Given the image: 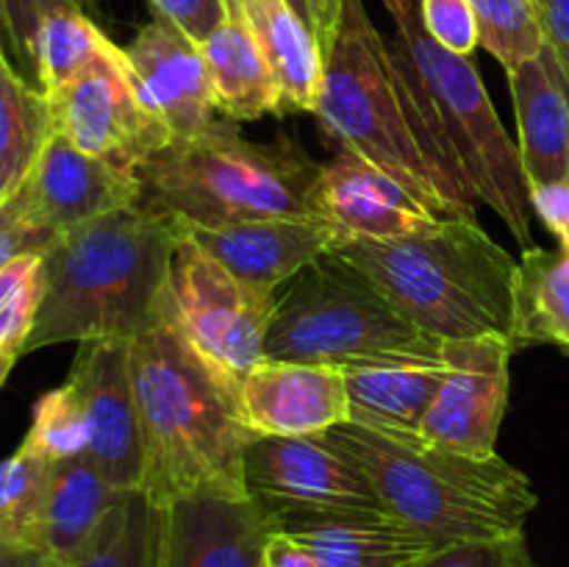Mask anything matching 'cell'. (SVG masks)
Instances as JSON below:
<instances>
[{
    "label": "cell",
    "mask_w": 569,
    "mask_h": 567,
    "mask_svg": "<svg viewBox=\"0 0 569 567\" xmlns=\"http://www.w3.org/2000/svg\"><path fill=\"white\" fill-rule=\"evenodd\" d=\"M128 370L150 500L248 495L244 450L256 434L239 415L237 384L164 322L128 342Z\"/></svg>",
    "instance_id": "cell-1"
},
{
    "label": "cell",
    "mask_w": 569,
    "mask_h": 567,
    "mask_svg": "<svg viewBox=\"0 0 569 567\" xmlns=\"http://www.w3.org/2000/svg\"><path fill=\"white\" fill-rule=\"evenodd\" d=\"M176 228L139 206L59 233L42 250V300L26 354L59 342L122 339L159 322Z\"/></svg>",
    "instance_id": "cell-2"
},
{
    "label": "cell",
    "mask_w": 569,
    "mask_h": 567,
    "mask_svg": "<svg viewBox=\"0 0 569 567\" xmlns=\"http://www.w3.org/2000/svg\"><path fill=\"white\" fill-rule=\"evenodd\" d=\"M322 89L315 117L337 148L389 172L437 220L478 222L476 200L437 167L409 81L365 0H345L337 33L322 53Z\"/></svg>",
    "instance_id": "cell-3"
},
{
    "label": "cell",
    "mask_w": 569,
    "mask_h": 567,
    "mask_svg": "<svg viewBox=\"0 0 569 567\" xmlns=\"http://www.w3.org/2000/svg\"><path fill=\"white\" fill-rule=\"evenodd\" d=\"M370 478L383 511L437 548L526 534L539 498L531 478L503 456L456 454L422 434H383L342 422L326 434Z\"/></svg>",
    "instance_id": "cell-4"
},
{
    "label": "cell",
    "mask_w": 569,
    "mask_h": 567,
    "mask_svg": "<svg viewBox=\"0 0 569 567\" xmlns=\"http://www.w3.org/2000/svg\"><path fill=\"white\" fill-rule=\"evenodd\" d=\"M437 342L509 337L517 259L478 222L439 220L398 239H353L333 250Z\"/></svg>",
    "instance_id": "cell-5"
},
{
    "label": "cell",
    "mask_w": 569,
    "mask_h": 567,
    "mask_svg": "<svg viewBox=\"0 0 569 567\" xmlns=\"http://www.w3.org/2000/svg\"><path fill=\"white\" fill-rule=\"evenodd\" d=\"M317 165L295 139L253 142L214 120L189 139L167 145L139 167L142 206L178 222L322 217Z\"/></svg>",
    "instance_id": "cell-6"
},
{
    "label": "cell",
    "mask_w": 569,
    "mask_h": 567,
    "mask_svg": "<svg viewBox=\"0 0 569 567\" xmlns=\"http://www.w3.org/2000/svg\"><path fill=\"white\" fill-rule=\"evenodd\" d=\"M442 342L411 326L381 292L328 253L311 261L278 295L264 339V359L333 365L383 354H437Z\"/></svg>",
    "instance_id": "cell-7"
},
{
    "label": "cell",
    "mask_w": 569,
    "mask_h": 567,
    "mask_svg": "<svg viewBox=\"0 0 569 567\" xmlns=\"http://www.w3.org/2000/svg\"><path fill=\"white\" fill-rule=\"evenodd\" d=\"M400 42L409 50L422 87L431 94L448 142L465 170L470 192L503 220L522 250L531 242V187L522 170L520 148L509 139L478 67L470 56L445 50L428 37L420 9L395 20Z\"/></svg>",
    "instance_id": "cell-8"
},
{
    "label": "cell",
    "mask_w": 569,
    "mask_h": 567,
    "mask_svg": "<svg viewBox=\"0 0 569 567\" xmlns=\"http://www.w3.org/2000/svg\"><path fill=\"white\" fill-rule=\"evenodd\" d=\"M276 306V289L242 281L192 239H176L159 300V322L181 334L237 387L264 359Z\"/></svg>",
    "instance_id": "cell-9"
},
{
    "label": "cell",
    "mask_w": 569,
    "mask_h": 567,
    "mask_svg": "<svg viewBox=\"0 0 569 567\" xmlns=\"http://www.w3.org/2000/svg\"><path fill=\"white\" fill-rule=\"evenodd\" d=\"M44 100L50 131L131 176L172 142L170 131L144 109L126 53L114 42L81 76L44 94Z\"/></svg>",
    "instance_id": "cell-10"
},
{
    "label": "cell",
    "mask_w": 569,
    "mask_h": 567,
    "mask_svg": "<svg viewBox=\"0 0 569 567\" xmlns=\"http://www.w3.org/2000/svg\"><path fill=\"white\" fill-rule=\"evenodd\" d=\"M244 487L270 517L383 509L370 478L320 437H253L244 450Z\"/></svg>",
    "instance_id": "cell-11"
},
{
    "label": "cell",
    "mask_w": 569,
    "mask_h": 567,
    "mask_svg": "<svg viewBox=\"0 0 569 567\" xmlns=\"http://www.w3.org/2000/svg\"><path fill=\"white\" fill-rule=\"evenodd\" d=\"M515 350L503 334L442 342L448 376L422 420V437L476 459L498 454L495 445L509 406V361Z\"/></svg>",
    "instance_id": "cell-12"
},
{
    "label": "cell",
    "mask_w": 569,
    "mask_h": 567,
    "mask_svg": "<svg viewBox=\"0 0 569 567\" xmlns=\"http://www.w3.org/2000/svg\"><path fill=\"white\" fill-rule=\"evenodd\" d=\"M14 195L33 226L56 239L94 217L142 203V181L50 131Z\"/></svg>",
    "instance_id": "cell-13"
},
{
    "label": "cell",
    "mask_w": 569,
    "mask_h": 567,
    "mask_svg": "<svg viewBox=\"0 0 569 567\" xmlns=\"http://www.w3.org/2000/svg\"><path fill=\"white\" fill-rule=\"evenodd\" d=\"M64 384L76 395L87 426L89 459L117 489H142L144 454L128 370V342H81Z\"/></svg>",
    "instance_id": "cell-14"
},
{
    "label": "cell",
    "mask_w": 569,
    "mask_h": 567,
    "mask_svg": "<svg viewBox=\"0 0 569 567\" xmlns=\"http://www.w3.org/2000/svg\"><path fill=\"white\" fill-rule=\"evenodd\" d=\"M170 222L178 237L192 239L233 276L264 289L289 284L311 261L353 242V237L328 217H264L220 226Z\"/></svg>",
    "instance_id": "cell-15"
},
{
    "label": "cell",
    "mask_w": 569,
    "mask_h": 567,
    "mask_svg": "<svg viewBox=\"0 0 569 567\" xmlns=\"http://www.w3.org/2000/svg\"><path fill=\"white\" fill-rule=\"evenodd\" d=\"M276 531L250 495H192L159 506V567H259Z\"/></svg>",
    "instance_id": "cell-16"
},
{
    "label": "cell",
    "mask_w": 569,
    "mask_h": 567,
    "mask_svg": "<svg viewBox=\"0 0 569 567\" xmlns=\"http://www.w3.org/2000/svg\"><path fill=\"white\" fill-rule=\"evenodd\" d=\"M239 415L256 437H320L350 417L342 367L261 359L239 384Z\"/></svg>",
    "instance_id": "cell-17"
},
{
    "label": "cell",
    "mask_w": 569,
    "mask_h": 567,
    "mask_svg": "<svg viewBox=\"0 0 569 567\" xmlns=\"http://www.w3.org/2000/svg\"><path fill=\"white\" fill-rule=\"evenodd\" d=\"M131 81L144 109L170 131L172 142L189 139L214 122V92L200 44L156 17L122 48Z\"/></svg>",
    "instance_id": "cell-18"
},
{
    "label": "cell",
    "mask_w": 569,
    "mask_h": 567,
    "mask_svg": "<svg viewBox=\"0 0 569 567\" xmlns=\"http://www.w3.org/2000/svg\"><path fill=\"white\" fill-rule=\"evenodd\" d=\"M315 554L320 567H420L437 545L383 509L283 515L272 520Z\"/></svg>",
    "instance_id": "cell-19"
},
{
    "label": "cell",
    "mask_w": 569,
    "mask_h": 567,
    "mask_svg": "<svg viewBox=\"0 0 569 567\" xmlns=\"http://www.w3.org/2000/svg\"><path fill=\"white\" fill-rule=\"evenodd\" d=\"M317 206L353 239H398L439 222L403 183L342 148L322 165Z\"/></svg>",
    "instance_id": "cell-20"
},
{
    "label": "cell",
    "mask_w": 569,
    "mask_h": 567,
    "mask_svg": "<svg viewBox=\"0 0 569 567\" xmlns=\"http://www.w3.org/2000/svg\"><path fill=\"white\" fill-rule=\"evenodd\" d=\"M348 387V422L383 434H420L422 420L448 376L437 354H383L342 365Z\"/></svg>",
    "instance_id": "cell-21"
},
{
    "label": "cell",
    "mask_w": 569,
    "mask_h": 567,
    "mask_svg": "<svg viewBox=\"0 0 569 567\" xmlns=\"http://www.w3.org/2000/svg\"><path fill=\"white\" fill-rule=\"evenodd\" d=\"M515 94L520 159L528 187L569 181V83L545 44L537 59L506 72Z\"/></svg>",
    "instance_id": "cell-22"
},
{
    "label": "cell",
    "mask_w": 569,
    "mask_h": 567,
    "mask_svg": "<svg viewBox=\"0 0 569 567\" xmlns=\"http://www.w3.org/2000/svg\"><path fill=\"white\" fill-rule=\"evenodd\" d=\"M217 111L231 120H261L283 115V98L261 53L239 0H228V14L200 42Z\"/></svg>",
    "instance_id": "cell-23"
},
{
    "label": "cell",
    "mask_w": 569,
    "mask_h": 567,
    "mask_svg": "<svg viewBox=\"0 0 569 567\" xmlns=\"http://www.w3.org/2000/svg\"><path fill=\"white\" fill-rule=\"evenodd\" d=\"M272 78L283 98V111H311L322 89V48L315 31L295 14L287 0H239Z\"/></svg>",
    "instance_id": "cell-24"
},
{
    "label": "cell",
    "mask_w": 569,
    "mask_h": 567,
    "mask_svg": "<svg viewBox=\"0 0 569 567\" xmlns=\"http://www.w3.org/2000/svg\"><path fill=\"white\" fill-rule=\"evenodd\" d=\"M122 493L128 489H117L89 456L56 461L44 498L42 548L70 567Z\"/></svg>",
    "instance_id": "cell-25"
},
{
    "label": "cell",
    "mask_w": 569,
    "mask_h": 567,
    "mask_svg": "<svg viewBox=\"0 0 569 567\" xmlns=\"http://www.w3.org/2000/svg\"><path fill=\"white\" fill-rule=\"evenodd\" d=\"M511 345H559L569 350V250L528 248L517 259Z\"/></svg>",
    "instance_id": "cell-26"
},
{
    "label": "cell",
    "mask_w": 569,
    "mask_h": 567,
    "mask_svg": "<svg viewBox=\"0 0 569 567\" xmlns=\"http://www.w3.org/2000/svg\"><path fill=\"white\" fill-rule=\"evenodd\" d=\"M48 133V100L42 89L28 87L14 70L0 28V195L3 198L20 187Z\"/></svg>",
    "instance_id": "cell-27"
},
{
    "label": "cell",
    "mask_w": 569,
    "mask_h": 567,
    "mask_svg": "<svg viewBox=\"0 0 569 567\" xmlns=\"http://www.w3.org/2000/svg\"><path fill=\"white\" fill-rule=\"evenodd\" d=\"M109 44V37L89 20L81 6H61L39 20L28 64L37 72L39 89L50 94L81 76Z\"/></svg>",
    "instance_id": "cell-28"
},
{
    "label": "cell",
    "mask_w": 569,
    "mask_h": 567,
    "mask_svg": "<svg viewBox=\"0 0 569 567\" xmlns=\"http://www.w3.org/2000/svg\"><path fill=\"white\" fill-rule=\"evenodd\" d=\"M70 567H159V506L128 489Z\"/></svg>",
    "instance_id": "cell-29"
},
{
    "label": "cell",
    "mask_w": 569,
    "mask_h": 567,
    "mask_svg": "<svg viewBox=\"0 0 569 567\" xmlns=\"http://www.w3.org/2000/svg\"><path fill=\"white\" fill-rule=\"evenodd\" d=\"M53 461L20 445L0 459V539L42 545L44 498Z\"/></svg>",
    "instance_id": "cell-30"
},
{
    "label": "cell",
    "mask_w": 569,
    "mask_h": 567,
    "mask_svg": "<svg viewBox=\"0 0 569 567\" xmlns=\"http://www.w3.org/2000/svg\"><path fill=\"white\" fill-rule=\"evenodd\" d=\"M478 44L503 64L506 72L537 59L545 50L537 0H472Z\"/></svg>",
    "instance_id": "cell-31"
},
{
    "label": "cell",
    "mask_w": 569,
    "mask_h": 567,
    "mask_svg": "<svg viewBox=\"0 0 569 567\" xmlns=\"http://www.w3.org/2000/svg\"><path fill=\"white\" fill-rule=\"evenodd\" d=\"M26 448L39 454L48 461L76 459V456H89V437L83 426L81 409H78L76 395L70 392L67 384L50 389L33 406V420L28 428Z\"/></svg>",
    "instance_id": "cell-32"
},
{
    "label": "cell",
    "mask_w": 569,
    "mask_h": 567,
    "mask_svg": "<svg viewBox=\"0 0 569 567\" xmlns=\"http://www.w3.org/2000/svg\"><path fill=\"white\" fill-rule=\"evenodd\" d=\"M420 567H539L528 550L526 534L500 539L445 545L428 556Z\"/></svg>",
    "instance_id": "cell-33"
},
{
    "label": "cell",
    "mask_w": 569,
    "mask_h": 567,
    "mask_svg": "<svg viewBox=\"0 0 569 567\" xmlns=\"http://www.w3.org/2000/svg\"><path fill=\"white\" fill-rule=\"evenodd\" d=\"M420 20L428 37L450 53L470 56L478 48V20L472 0H420Z\"/></svg>",
    "instance_id": "cell-34"
},
{
    "label": "cell",
    "mask_w": 569,
    "mask_h": 567,
    "mask_svg": "<svg viewBox=\"0 0 569 567\" xmlns=\"http://www.w3.org/2000/svg\"><path fill=\"white\" fill-rule=\"evenodd\" d=\"M53 239L39 231L14 192L0 200V270L26 253H42Z\"/></svg>",
    "instance_id": "cell-35"
},
{
    "label": "cell",
    "mask_w": 569,
    "mask_h": 567,
    "mask_svg": "<svg viewBox=\"0 0 569 567\" xmlns=\"http://www.w3.org/2000/svg\"><path fill=\"white\" fill-rule=\"evenodd\" d=\"M156 17L176 26L192 42H203L228 14V0H148Z\"/></svg>",
    "instance_id": "cell-36"
},
{
    "label": "cell",
    "mask_w": 569,
    "mask_h": 567,
    "mask_svg": "<svg viewBox=\"0 0 569 567\" xmlns=\"http://www.w3.org/2000/svg\"><path fill=\"white\" fill-rule=\"evenodd\" d=\"M61 6H78V0H0V28L22 61H28L39 20Z\"/></svg>",
    "instance_id": "cell-37"
},
{
    "label": "cell",
    "mask_w": 569,
    "mask_h": 567,
    "mask_svg": "<svg viewBox=\"0 0 569 567\" xmlns=\"http://www.w3.org/2000/svg\"><path fill=\"white\" fill-rule=\"evenodd\" d=\"M531 206L533 215L559 237L561 248L569 250V181L531 189Z\"/></svg>",
    "instance_id": "cell-38"
},
{
    "label": "cell",
    "mask_w": 569,
    "mask_h": 567,
    "mask_svg": "<svg viewBox=\"0 0 569 567\" xmlns=\"http://www.w3.org/2000/svg\"><path fill=\"white\" fill-rule=\"evenodd\" d=\"M542 17L545 44L559 61L569 83V0H537Z\"/></svg>",
    "instance_id": "cell-39"
},
{
    "label": "cell",
    "mask_w": 569,
    "mask_h": 567,
    "mask_svg": "<svg viewBox=\"0 0 569 567\" xmlns=\"http://www.w3.org/2000/svg\"><path fill=\"white\" fill-rule=\"evenodd\" d=\"M259 567H320V561L298 539H292L289 534L272 531L264 545Z\"/></svg>",
    "instance_id": "cell-40"
},
{
    "label": "cell",
    "mask_w": 569,
    "mask_h": 567,
    "mask_svg": "<svg viewBox=\"0 0 569 567\" xmlns=\"http://www.w3.org/2000/svg\"><path fill=\"white\" fill-rule=\"evenodd\" d=\"M0 567H67L64 561L56 559L42 545L9 543L0 539Z\"/></svg>",
    "instance_id": "cell-41"
},
{
    "label": "cell",
    "mask_w": 569,
    "mask_h": 567,
    "mask_svg": "<svg viewBox=\"0 0 569 567\" xmlns=\"http://www.w3.org/2000/svg\"><path fill=\"white\" fill-rule=\"evenodd\" d=\"M309 6H311V31H315L317 42H320L322 53H326L333 33H337L345 0H309Z\"/></svg>",
    "instance_id": "cell-42"
},
{
    "label": "cell",
    "mask_w": 569,
    "mask_h": 567,
    "mask_svg": "<svg viewBox=\"0 0 569 567\" xmlns=\"http://www.w3.org/2000/svg\"><path fill=\"white\" fill-rule=\"evenodd\" d=\"M387 6V11L392 14V20H400V17L411 14V11L420 9V0H381Z\"/></svg>",
    "instance_id": "cell-43"
},
{
    "label": "cell",
    "mask_w": 569,
    "mask_h": 567,
    "mask_svg": "<svg viewBox=\"0 0 569 567\" xmlns=\"http://www.w3.org/2000/svg\"><path fill=\"white\" fill-rule=\"evenodd\" d=\"M289 6H292L295 9V14L300 17V20L306 22V26L311 28V6H309V0H287Z\"/></svg>",
    "instance_id": "cell-44"
},
{
    "label": "cell",
    "mask_w": 569,
    "mask_h": 567,
    "mask_svg": "<svg viewBox=\"0 0 569 567\" xmlns=\"http://www.w3.org/2000/svg\"><path fill=\"white\" fill-rule=\"evenodd\" d=\"M14 356H0V387L6 384V378H9L11 367H14Z\"/></svg>",
    "instance_id": "cell-45"
},
{
    "label": "cell",
    "mask_w": 569,
    "mask_h": 567,
    "mask_svg": "<svg viewBox=\"0 0 569 567\" xmlns=\"http://www.w3.org/2000/svg\"><path fill=\"white\" fill-rule=\"evenodd\" d=\"M94 3H98V0H78V6H81V9L83 6H94Z\"/></svg>",
    "instance_id": "cell-46"
},
{
    "label": "cell",
    "mask_w": 569,
    "mask_h": 567,
    "mask_svg": "<svg viewBox=\"0 0 569 567\" xmlns=\"http://www.w3.org/2000/svg\"><path fill=\"white\" fill-rule=\"evenodd\" d=\"M0 200H3V195H0Z\"/></svg>",
    "instance_id": "cell-47"
}]
</instances>
